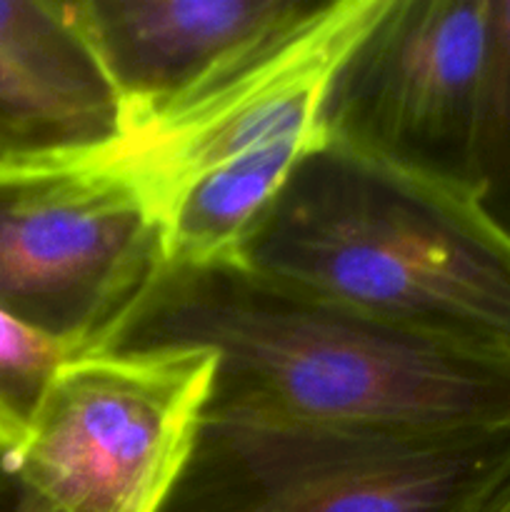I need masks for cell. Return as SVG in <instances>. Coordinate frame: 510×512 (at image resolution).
Instances as JSON below:
<instances>
[{
	"instance_id": "cell-5",
	"label": "cell",
	"mask_w": 510,
	"mask_h": 512,
	"mask_svg": "<svg viewBox=\"0 0 510 512\" xmlns=\"http://www.w3.org/2000/svg\"><path fill=\"white\" fill-rule=\"evenodd\" d=\"M113 143L0 158V310L73 353L98 350L168 263Z\"/></svg>"
},
{
	"instance_id": "cell-10",
	"label": "cell",
	"mask_w": 510,
	"mask_h": 512,
	"mask_svg": "<svg viewBox=\"0 0 510 512\" xmlns=\"http://www.w3.org/2000/svg\"><path fill=\"white\" fill-rule=\"evenodd\" d=\"M468 195L480 213L510 238V0H490Z\"/></svg>"
},
{
	"instance_id": "cell-11",
	"label": "cell",
	"mask_w": 510,
	"mask_h": 512,
	"mask_svg": "<svg viewBox=\"0 0 510 512\" xmlns=\"http://www.w3.org/2000/svg\"><path fill=\"white\" fill-rule=\"evenodd\" d=\"M70 355L78 353L0 310V453L25 443L50 378Z\"/></svg>"
},
{
	"instance_id": "cell-12",
	"label": "cell",
	"mask_w": 510,
	"mask_h": 512,
	"mask_svg": "<svg viewBox=\"0 0 510 512\" xmlns=\"http://www.w3.org/2000/svg\"><path fill=\"white\" fill-rule=\"evenodd\" d=\"M103 140L0 60V155L103 148Z\"/></svg>"
},
{
	"instance_id": "cell-7",
	"label": "cell",
	"mask_w": 510,
	"mask_h": 512,
	"mask_svg": "<svg viewBox=\"0 0 510 512\" xmlns=\"http://www.w3.org/2000/svg\"><path fill=\"white\" fill-rule=\"evenodd\" d=\"M490 0H383L335 68L320 140L468 193Z\"/></svg>"
},
{
	"instance_id": "cell-1",
	"label": "cell",
	"mask_w": 510,
	"mask_h": 512,
	"mask_svg": "<svg viewBox=\"0 0 510 512\" xmlns=\"http://www.w3.org/2000/svg\"><path fill=\"white\" fill-rule=\"evenodd\" d=\"M213 353L208 415L465 430L510 423V358L443 343L235 260L165 263L98 350Z\"/></svg>"
},
{
	"instance_id": "cell-6",
	"label": "cell",
	"mask_w": 510,
	"mask_h": 512,
	"mask_svg": "<svg viewBox=\"0 0 510 512\" xmlns=\"http://www.w3.org/2000/svg\"><path fill=\"white\" fill-rule=\"evenodd\" d=\"M200 348L88 350L50 378L15 470L60 512H163L213 393Z\"/></svg>"
},
{
	"instance_id": "cell-9",
	"label": "cell",
	"mask_w": 510,
	"mask_h": 512,
	"mask_svg": "<svg viewBox=\"0 0 510 512\" xmlns=\"http://www.w3.org/2000/svg\"><path fill=\"white\" fill-rule=\"evenodd\" d=\"M0 60L103 143L120 138L118 95L70 0H0Z\"/></svg>"
},
{
	"instance_id": "cell-13",
	"label": "cell",
	"mask_w": 510,
	"mask_h": 512,
	"mask_svg": "<svg viewBox=\"0 0 510 512\" xmlns=\"http://www.w3.org/2000/svg\"><path fill=\"white\" fill-rule=\"evenodd\" d=\"M0 512H60L30 488L8 453H0Z\"/></svg>"
},
{
	"instance_id": "cell-3",
	"label": "cell",
	"mask_w": 510,
	"mask_h": 512,
	"mask_svg": "<svg viewBox=\"0 0 510 512\" xmlns=\"http://www.w3.org/2000/svg\"><path fill=\"white\" fill-rule=\"evenodd\" d=\"M383 0H315L193 93L115 140L158 208L175 265L233 260L295 165L320 145V105Z\"/></svg>"
},
{
	"instance_id": "cell-4",
	"label": "cell",
	"mask_w": 510,
	"mask_h": 512,
	"mask_svg": "<svg viewBox=\"0 0 510 512\" xmlns=\"http://www.w3.org/2000/svg\"><path fill=\"white\" fill-rule=\"evenodd\" d=\"M510 423L430 430L205 415L163 512H483Z\"/></svg>"
},
{
	"instance_id": "cell-2",
	"label": "cell",
	"mask_w": 510,
	"mask_h": 512,
	"mask_svg": "<svg viewBox=\"0 0 510 512\" xmlns=\"http://www.w3.org/2000/svg\"><path fill=\"white\" fill-rule=\"evenodd\" d=\"M235 263L443 343L510 358V238L465 190L320 143Z\"/></svg>"
},
{
	"instance_id": "cell-15",
	"label": "cell",
	"mask_w": 510,
	"mask_h": 512,
	"mask_svg": "<svg viewBox=\"0 0 510 512\" xmlns=\"http://www.w3.org/2000/svg\"><path fill=\"white\" fill-rule=\"evenodd\" d=\"M0 158H3V155H0Z\"/></svg>"
},
{
	"instance_id": "cell-14",
	"label": "cell",
	"mask_w": 510,
	"mask_h": 512,
	"mask_svg": "<svg viewBox=\"0 0 510 512\" xmlns=\"http://www.w3.org/2000/svg\"><path fill=\"white\" fill-rule=\"evenodd\" d=\"M483 512H510V483L500 490L498 498H495Z\"/></svg>"
},
{
	"instance_id": "cell-8",
	"label": "cell",
	"mask_w": 510,
	"mask_h": 512,
	"mask_svg": "<svg viewBox=\"0 0 510 512\" xmlns=\"http://www.w3.org/2000/svg\"><path fill=\"white\" fill-rule=\"evenodd\" d=\"M120 103V138L315 0H70Z\"/></svg>"
}]
</instances>
